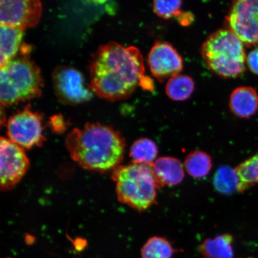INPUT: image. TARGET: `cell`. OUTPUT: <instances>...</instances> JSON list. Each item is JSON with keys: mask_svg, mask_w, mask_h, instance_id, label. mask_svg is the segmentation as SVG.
<instances>
[{"mask_svg": "<svg viewBox=\"0 0 258 258\" xmlns=\"http://www.w3.org/2000/svg\"><path fill=\"white\" fill-rule=\"evenodd\" d=\"M145 70L144 58L137 47L111 42L102 45L93 54L89 88L99 98L121 101L133 94Z\"/></svg>", "mask_w": 258, "mask_h": 258, "instance_id": "6da1fadb", "label": "cell"}, {"mask_svg": "<svg viewBox=\"0 0 258 258\" xmlns=\"http://www.w3.org/2000/svg\"><path fill=\"white\" fill-rule=\"evenodd\" d=\"M72 159L83 169L105 172L115 169L123 159L125 142L120 132L101 123H87L67 135Z\"/></svg>", "mask_w": 258, "mask_h": 258, "instance_id": "7a4b0ae2", "label": "cell"}, {"mask_svg": "<svg viewBox=\"0 0 258 258\" xmlns=\"http://www.w3.org/2000/svg\"><path fill=\"white\" fill-rule=\"evenodd\" d=\"M43 88L39 67L26 55L16 56L0 68V101L3 106L37 98Z\"/></svg>", "mask_w": 258, "mask_h": 258, "instance_id": "3957f363", "label": "cell"}, {"mask_svg": "<svg viewBox=\"0 0 258 258\" xmlns=\"http://www.w3.org/2000/svg\"><path fill=\"white\" fill-rule=\"evenodd\" d=\"M201 54L208 69L222 78H236L246 70L243 43L227 28L209 35L202 45Z\"/></svg>", "mask_w": 258, "mask_h": 258, "instance_id": "277c9868", "label": "cell"}, {"mask_svg": "<svg viewBox=\"0 0 258 258\" xmlns=\"http://www.w3.org/2000/svg\"><path fill=\"white\" fill-rule=\"evenodd\" d=\"M119 202L139 212L150 209L156 202L158 186L153 164L119 166L112 173Z\"/></svg>", "mask_w": 258, "mask_h": 258, "instance_id": "5b68a950", "label": "cell"}, {"mask_svg": "<svg viewBox=\"0 0 258 258\" xmlns=\"http://www.w3.org/2000/svg\"><path fill=\"white\" fill-rule=\"evenodd\" d=\"M7 133L9 140L24 150L40 146L46 140L42 115L32 111L30 106H26L10 117Z\"/></svg>", "mask_w": 258, "mask_h": 258, "instance_id": "8992f818", "label": "cell"}, {"mask_svg": "<svg viewBox=\"0 0 258 258\" xmlns=\"http://www.w3.org/2000/svg\"><path fill=\"white\" fill-rule=\"evenodd\" d=\"M225 28L233 32L247 47L258 44V1L238 0L232 3L225 17Z\"/></svg>", "mask_w": 258, "mask_h": 258, "instance_id": "52a82bcc", "label": "cell"}, {"mask_svg": "<svg viewBox=\"0 0 258 258\" xmlns=\"http://www.w3.org/2000/svg\"><path fill=\"white\" fill-rule=\"evenodd\" d=\"M24 150L9 138H1L0 183L2 191H7L14 188L30 168V160Z\"/></svg>", "mask_w": 258, "mask_h": 258, "instance_id": "ba28073f", "label": "cell"}, {"mask_svg": "<svg viewBox=\"0 0 258 258\" xmlns=\"http://www.w3.org/2000/svg\"><path fill=\"white\" fill-rule=\"evenodd\" d=\"M54 92L63 104L74 105L90 101L93 93L86 88L82 74L73 67H58L53 73Z\"/></svg>", "mask_w": 258, "mask_h": 258, "instance_id": "9c48e42d", "label": "cell"}, {"mask_svg": "<svg viewBox=\"0 0 258 258\" xmlns=\"http://www.w3.org/2000/svg\"><path fill=\"white\" fill-rule=\"evenodd\" d=\"M42 5L37 0H2L0 24L22 30L36 26L40 20Z\"/></svg>", "mask_w": 258, "mask_h": 258, "instance_id": "30bf717a", "label": "cell"}, {"mask_svg": "<svg viewBox=\"0 0 258 258\" xmlns=\"http://www.w3.org/2000/svg\"><path fill=\"white\" fill-rule=\"evenodd\" d=\"M148 63L151 74L160 82L179 75L183 60L176 48L167 42L157 41L150 51Z\"/></svg>", "mask_w": 258, "mask_h": 258, "instance_id": "8fae6325", "label": "cell"}, {"mask_svg": "<svg viewBox=\"0 0 258 258\" xmlns=\"http://www.w3.org/2000/svg\"><path fill=\"white\" fill-rule=\"evenodd\" d=\"M153 169L158 188L178 185L184 179V166L175 157L159 158L153 164Z\"/></svg>", "mask_w": 258, "mask_h": 258, "instance_id": "7c38bea8", "label": "cell"}, {"mask_svg": "<svg viewBox=\"0 0 258 258\" xmlns=\"http://www.w3.org/2000/svg\"><path fill=\"white\" fill-rule=\"evenodd\" d=\"M229 106L233 114L241 118H249L258 109V95L251 87L243 86L232 92Z\"/></svg>", "mask_w": 258, "mask_h": 258, "instance_id": "4fadbf2b", "label": "cell"}, {"mask_svg": "<svg viewBox=\"0 0 258 258\" xmlns=\"http://www.w3.org/2000/svg\"><path fill=\"white\" fill-rule=\"evenodd\" d=\"M24 31L9 26H0V67L17 56L22 46Z\"/></svg>", "mask_w": 258, "mask_h": 258, "instance_id": "5bb4252c", "label": "cell"}, {"mask_svg": "<svg viewBox=\"0 0 258 258\" xmlns=\"http://www.w3.org/2000/svg\"><path fill=\"white\" fill-rule=\"evenodd\" d=\"M234 237L230 234L208 238L200 245L203 258H234Z\"/></svg>", "mask_w": 258, "mask_h": 258, "instance_id": "9a60e30c", "label": "cell"}, {"mask_svg": "<svg viewBox=\"0 0 258 258\" xmlns=\"http://www.w3.org/2000/svg\"><path fill=\"white\" fill-rule=\"evenodd\" d=\"M183 166L189 175L195 178H203L211 172L212 158L205 151H194L186 156Z\"/></svg>", "mask_w": 258, "mask_h": 258, "instance_id": "2e32d148", "label": "cell"}, {"mask_svg": "<svg viewBox=\"0 0 258 258\" xmlns=\"http://www.w3.org/2000/svg\"><path fill=\"white\" fill-rule=\"evenodd\" d=\"M216 191L225 195L240 192V182L235 169L224 166L219 167L213 179Z\"/></svg>", "mask_w": 258, "mask_h": 258, "instance_id": "e0dca14e", "label": "cell"}, {"mask_svg": "<svg viewBox=\"0 0 258 258\" xmlns=\"http://www.w3.org/2000/svg\"><path fill=\"white\" fill-rule=\"evenodd\" d=\"M158 153L159 149L154 141L142 138L132 144L129 156L133 163L151 164L157 160Z\"/></svg>", "mask_w": 258, "mask_h": 258, "instance_id": "ac0fdd59", "label": "cell"}, {"mask_svg": "<svg viewBox=\"0 0 258 258\" xmlns=\"http://www.w3.org/2000/svg\"><path fill=\"white\" fill-rule=\"evenodd\" d=\"M195 88V82L191 77L179 74L169 79L166 86V93L173 101H183L191 96Z\"/></svg>", "mask_w": 258, "mask_h": 258, "instance_id": "d6986e66", "label": "cell"}, {"mask_svg": "<svg viewBox=\"0 0 258 258\" xmlns=\"http://www.w3.org/2000/svg\"><path fill=\"white\" fill-rule=\"evenodd\" d=\"M177 250L167 238L153 236L141 248L142 258H172Z\"/></svg>", "mask_w": 258, "mask_h": 258, "instance_id": "ffe728a7", "label": "cell"}, {"mask_svg": "<svg viewBox=\"0 0 258 258\" xmlns=\"http://www.w3.org/2000/svg\"><path fill=\"white\" fill-rule=\"evenodd\" d=\"M240 182V192L258 183V152L235 167Z\"/></svg>", "mask_w": 258, "mask_h": 258, "instance_id": "44dd1931", "label": "cell"}, {"mask_svg": "<svg viewBox=\"0 0 258 258\" xmlns=\"http://www.w3.org/2000/svg\"><path fill=\"white\" fill-rule=\"evenodd\" d=\"M181 1H154L153 4V11L160 18L170 19L176 18L181 10Z\"/></svg>", "mask_w": 258, "mask_h": 258, "instance_id": "7402d4cb", "label": "cell"}, {"mask_svg": "<svg viewBox=\"0 0 258 258\" xmlns=\"http://www.w3.org/2000/svg\"><path fill=\"white\" fill-rule=\"evenodd\" d=\"M246 61L251 72L258 75V47L250 51Z\"/></svg>", "mask_w": 258, "mask_h": 258, "instance_id": "603a6c76", "label": "cell"}, {"mask_svg": "<svg viewBox=\"0 0 258 258\" xmlns=\"http://www.w3.org/2000/svg\"><path fill=\"white\" fill-rule=\"evenodd\" d=\"M178 23L183 27H188L195 21V16L189 12H181L176 18Z\"/></svg>", "mask_w": 258, "mask_h": 258, "instance_id": "cb8c5ba5", "label": "cell"}, {"mask_svg": "<svg viewBox=\"0 0 258 258\" xmlns=\"http://www.w3.org/2000/svg\"><path fill=\"white\" fill-rule=\"evenodd\" d=\"M144 90L148 91L153 92L154 89V85L153 80L149 77L144 76L141 79L140 86Z\"/></svg>", "mask_w": 258, "mask_h": 258, "instance_id": "d4e9b609", "label": "cell"}, {"mask_svg": "<svg viewBox=\"0 0 258 258\" xmlns=\"http://www.w3.org/2000/svg\"><path fill=\"white\" fill-rule=\"evenodd\" d=\"M51 123H52L53 127L54 130L57 131H62V129L63 130L64 124L62 119L57 117H53Z\"/></svg>", "mask_w": 258, "mask_h": 258, "instance_id": "484cf974", "label": "cell"}]
</instances>
